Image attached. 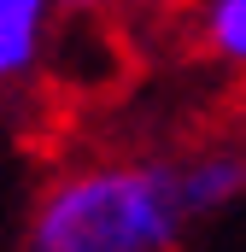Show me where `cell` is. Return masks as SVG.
I'll return each instance as SVG.
<instances>
[{
	"mask_svg": "<svg viewBox=\"0 0 246 252\" xmlns=\"http://www.w3.org/2000/svg\"><path fill=\"white\" fill-rule=\"evenodd\" d=\"M193 211L182 164L158 153H88L59 164L24 217L30 252H170L187 241Z\"/></svg>",
	"mask_w": 246,
	"mask_h": 252,
	"instance_id": "obj_1",
	"label": "cell"
},
{
	"mask_svg": "<svg viewBox=\"0 0 246 252\" xmlns=\"http://www.w3.org/2000/svg\"><path fill=\"white\" fill-rule=\"evenodd\" d=\"M64 0H0V100L30 94L59 53Z\"/></svg>",
	"mask_w": 246,
	"mask_h": 252,
	"instance_id": "obj_2",
	"label": "cell"
},
{
	"mask_svg": "<svg viewBox=\"0 0 246 252\" xmlns=\"http://www.w3.org/2000/svg\"><path fill=\"white\" fill-rule=\"evenodd\" d=\"M176 164H182V193H187L193 223L223 217V211L246 193V147H241V141H211V147H193V153H182Z\"/></svg>",
	"mask_w": 246,
	"mask_h": 252,
	"instance_id": "obj_3",
	"label": "cell"
},
{
	"mask_svg": "<svg viewBox=\"0 0 246 252\" xmlns=\"http://www.w3.org/2000/svg\"><path fill=\"white\" fill-rule=\"evenodd\" d=\"M193 47H199L205 64H217L229 76H246V0H199Z\"/></svg>",
	"mask_w": 246,
	"mask_h": 252,
	"instance_id": "obj_4",
	"label": "cell"
},
{
	"mask_svg": "<svg viewBox=\"0 0 246 252\" xmlns=\"http://www.w3.org/2000/svg\"><path fill=\"white\" fill-rule=\"evenodd\" d=\"M112 6H123V0H64V12H70V18H106Z\"/></svg>",
	"mask_w": 246,
	"mask_h": 252,
	"instance_id": "obj_5",
	"label": "cell"
}]
</instances>
